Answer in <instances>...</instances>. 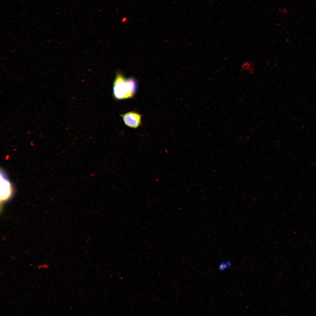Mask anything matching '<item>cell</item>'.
Masks as SVG:
<instances>
[{
	"label": "cell",
	"instance_id": "cell-1",
	"mask_svg": "<svg viewBox=\"0 0 316 316\" xmlns=\"http://www.w3.org/2000/svg\"><path fill=\"white\" fill-rule=\"evenodd\" d=\"M137 88V83L134 78L126 79L122 75L118 74L114 83L113 95L118 100L131 98L135 94Z\"/></svg>",
	"mask_w": 316,
	"mask_h": 316
},
{
	"label": "cell",
	"instance_id": "cell-5",
	"mask_svg": "<svg viewBox=\"0 0 316 316\" xmlns=\"http://www.w3.org/2000/svg\"><path fill=\"white\" fill-rule=\"evenodd\" d=\"M48 267V265L46 264H45L42 265H39L38 267L39 268H47Z\"/></svg>",
	"mask_w": 316,
	"mask_h": 316
},
{
	"label": "cell",
	"instance_id": "cell-3",
	"mask_svg": "<svg viewBox=\"0 0 316 316\" xmlns=\"http://www.w3.org/2000/svg\"><path fill=\"white\" fill-rule=\"evenodd\" d=\"M241 68L243 70L251 74L253 73L255 71L254 65L249 61H246L243 63Z\"/></svg>",
	"mask_w": 316,
	"mask_h": 316
},
{
	"label": "cell",
	"instance_id": "cell-2",
	"mask_svg": "<svg viewBox=\"0 0 316 316\" xmlns=\"http://www.w3.org/2000/svg\"><path fill=\"white\" fill-rule=\"evenodd\" d=\"M120 116L125 124L131 128H136L141 124V116L138 113L130 111Z\"/></svg>",
	"mask_w": 316,
	"mask_h": 316
},
{
	"label": "cell",
	"instance_id": "cell-4",
	"mask_svg": "<svg viewBox=\"0 0 316 316\" xmlns=\"http://www.w3.org/2000/svg\"><path fill=\"white\" fill-rule=\"evenodd\" d=\"M231 265V263L230 261L226 262H221L219 265V269L221 271L229 269Z\"/></svg>",
	"mask_w": 316,
	"mask_h": 316
},
{
	"label": "cell",
	"instance_id": "cell-6",
	"mask_svg": "<svg viewBox=\"0 0 316 316\" xmlns=\"http://www.w3.org/2000/svg\"><path fill=\"white\" fill-rule=\"evenodd\" d=\"M282 12L284 14H286L288 13L287 10L285 8L282 9Z\"/></svg>",
	"mask_w": 316,
	"mask_h": 316
}]
</instances>
